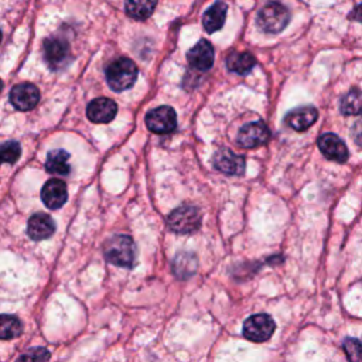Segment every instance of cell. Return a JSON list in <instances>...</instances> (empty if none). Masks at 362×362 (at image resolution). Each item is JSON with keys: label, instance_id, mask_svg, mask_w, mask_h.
<instances>
[{"label": "cell", "instance_id": "6da1fadb", "mask_svg": "<svg viewBox=\"0 0 362 362\" xmlns=\"http://www.w3.org/2000/svg\"><path fill=\"white\" fill-rule=\"evenodd\" d=\"M105 259L119 267H133L136 260V245L127 235H115L103 245Z\"/></svg>", "mask_w": 362, "mask_h": 362}, {"label": "cell", "instance_id": "7a4b0ae2", "mask_svg": "<svg viewBox=\"0 0 362 362\" xmlns=\"http://www.w3.org/2000/svg\"><path fill=\"white\" fill-rule=\"evenodd\" d=\"M136 78L137 66L130 58H117L106 68V81L116 92L129 89L136 82Z\"/></svg>", "mask_w": 362, "mask_h": 362}, {"label": "cell", "instance_id": "3957f363", "mask_svg": "<svg viewBox=\"0 0 362 362\" xmlns=\"http://www.w3.org/2000/svg\"><path fill=\"white\" fill-rule=\"evenodd\" d=\"M290 21V11L279 1L266 3L257 14V24L266 33H280Z\"/></svg>", "mask_w": 362, "mask_h": 362}, {"label": "cell", "instance_id": "277c9868", "mask_svg": "<svg viewBox=\"0 0 362 362\" xmlns=\"http://www.w3.org/2000/svg\"><path fill=\"white\" fill-rule=\"evenodd\" d=\"M167 223L175 233H192L201 226V214L194 205H181L171 211Z\"/></svg>", "mask_w": 362, "mask_h": 362}, {"label": "cell", "instance_id": "5b68a950", "mask_svg": "<svg viewBox=\"0 0 362 362\" xmlns=\"http://www.w3.org/2000/svg\"><path fill=\"white\" fill-rule=\"evenodd\" d=\"M274 328H276L274 320L269 314L260 313V314H253L245 320L242 332H243V337L247 338L249 341L264 342L274 334Z\"/></svg>", "mask_w": 362, "mask_h": 362}, {"label": "cell", "instance_id": "8992f818", "mask_svg": "<svg viewBox=\"0 0 362 362\" xmlns=\"http://www.w3.org/2000/svg\"><path fill=\"white\" fill-rule=\"evenodd\" d=\"M146 126L148 127V130L158 134L173 132L177 126L175 110L170 106H160V107L151 109L146 115Z\"/></svg>", "mask_w": 362, "mask_h": 362}, {"label": "cell", "instance_id": "52a82bcc", "mask_svg": "<svg viewBox=\"0 0 362 362\" xmlns=\"http://www.w3.org/2000/svg\"><path fill=\"white\" fill-rule=\"evenodd\" d=\"M269 137V129L263 122H250L240 127L236 140L243 148H255L264 144Z\"/></svg>", "mask_w": 362, "mask_h": 362}, {"label": "cell", "instance_id": "ba28073f", "mask_svg": "<svg viewBox=\"0 0 362 362\" xmlns=\"http://www.w3.org/2000/svg\"><path fill=\"white\" fill-rule=\"evenodd\" d=\"M68 57L69 45L65 40L51 37L44 41V58L51 69H61L68 62Z\"/></svg>", "mask_w": 362, "mask_h": 362}, {"label": "cell", "instance_id": "9c48e42d", "mask_svg": "<svg viewBox=\"0 0 362 362\" xmlns=\"http://www.w3.org/2000/svg\"><path fill=\"white\" fill-rule=\"evenodd\" d=\"M10 102L18 110H30L40 102V90L33 83H18L10 90Z\"/></svg>", "mask_w": 362, "mask_h": 362}, {"label": "cell", "instance_id": "30bf717a", "mask_svg": "<svg viewBox=\"0 0 362 362\" xmlns=\"http://www.w3.org/2000/svg\"><path fill=\"white\" fill-rule=\"evenodd\" d=\"M214 167L228 175H242L245 171V158L229 148H219L214 156Z\"/></svg>", "mask_w": 362, "mask_h": 362}, {"label": "cell", "instance_id": "8fae6325", "mask_svg": "<svg viewBox=\"0 0 362 362\" xmlns=\"http://www.w3.org/2000/svg\"><path fill=\"white\" fill-rule=\"evenodd\" d=\"M68 198L66 184L62 180L51 178L48 180L41 189V199L49 209L61 208Z\"/></svg>", "mask_w": 362, "mask_h": 362}, {"label": "cell", "instance_id": "7c38bea8", "mask_svg": "<svg viewBox=\"0 0 362 362\" xmlns=\"http://www.w3.org/2000/svg\"><path fill=\"white\" fill-rule=\"evenodd\" d=\"M117 113V105L109 98H96L89 102L86 116L93 123H109Z\"/></svg>", "mask_w": 362, "mask_h": 362}, {"label": "cell", "instance_id": "4fadbf2b", "mask_svg": "<svg viewBox=\"0 0 362 362\" xmlns=\"http://www.w3.org/2000/svg\"><path fill=\"white\" fill-rule=\"evenodd\" d=\"M320 151L332 161L345 163L348 160V148L345 143L334 133H325L318 139Z\"/></svg>", "mask_w": 362, "mask_h": 362}, {"label": "cell", "instance_id": "5bb4252c", "mask_svg": "<svg viewBox=\"0 0 362 362\" xmlns=\"http://www.w3.org/2000/svg\"><path fill=\"white\" fill-rule=\"evenodd\" d=\"M215 51L209 41L199 40L187 54V59L189 65L198 71H206L214 64Z\"/></svg>", "mask_w": 362, "mask_h": 362}, {"label": "cell", "instance_id": "9a60e30c", "mask_svg": "<svg viewBox=\"0 0 362 362\" xmlns=\"http://www.w3.org/2000/svg\"><path fill=\"white\" fill-rule=\"evenodd\" d=\"M55 232L54 219L44 212H37L30 216L27 223V233L33 240H44Z\"/></svg>", "mask_w": 362, "mask_h": 362}, {"label": "cell", "instance_id": "2e32d148", "mask_svg": "<svg viewBox=\"0 0 362 362\" xmlns=\"http://www.w3.org/2000/svg\"><path fill=\"white\" fill-rule=\"evenodd\" d=\"M317 116H318V112L315 107L301 106L298 109L288 112L286 116V122L291 129L297 132H303V130H307L317 120Z\"/></svg>", "mask_w": 362, "mask_h": 362}, {"label": "cell", "instance_id": "e0dca14e", "mask_svg": "<svg viewBox=\"0 0 362 362\" xmlns=\"http://www.w3.org/2000/svg\"><path fill=\"white\" fill-rule=\"evenodd\" d=\"M228 6L223 1H215L202 17V25L206 30V33H215L222 28L225 18H226Z\"/></svg>", "mask_w": 362, "mask_h": 362}, {"label": "cell", "instance_id": "ac0fdd59", "mask_svg": "<svg viewBox=\"0 0 362 362\" xmlns=\"http://www.w3.org/2000/svg\"><path fill=\"white\" fill-rule=\"evenodd\" d=\"M198 267V260L194 253L181 252L173 260V272L178 279H188L191 277Z\"/></svg>", "mask_w": 362, "mask_h": 362}, {"label": "cell", "instance_id": "d6986e66", "mask_svg": "<svg viewBox=\"0 0 362 362\" xmlns=\"http://www.w3.org/2000/svg\"><path fill=\"white\" fill-rule=\"evenodd\" d=\"M255 65H256V58L247 51H243V52L235 51V52H230L226 58L228 69L239 75H245L250 72Z\"/></svg>", "mask_w": 362, "mask_h": 362}, {"label": "cell", "instance_id": "ffe728a7", "mask_svg": "<svg viewBox=\"0 0 362 362\" xmlns=\"http://www.w3.org/2000/svg\"><path fill=\"white\" fill-rule=\"evenodd\" d=\"M68 160H69V153H66L65 150H62V148L51 150L47 156L45 170L51 174L68 175L71 171Z\"/></svg>", "mask_w": 362, "mask_h": 362}, {"label": "cell", "instance_id": "44dd1931", "mask_svg": "<svg viewBox=\"0 0 362 362\" xmlns=\"http://www.w3.org/2000/svg\"><path fill=\"white\" fill-rule=\"evenodd\" d=\"M157 6V0H126V14L134 20H146L150 17Z\"/></svg>", "mask_w": 362, "mask_h": 362}, {"label": "cell", "instance_id": "7402d4cb", "mask_svg": "<svg viewBox=\"0 0 362 362\" xmlns=\"http://www.w3.org/2000/svg\"><path fill=\"white\" fill-rule=\"evenodd\" d=\"M21 322L16 315L0 314V339H13L21 334Z\"/></svg>", "mask_w": 362, "mask_h": 362}, {"label": "cell", "instance_id": "603a6c76", "mask_svg": "<svg viewBox=\"0 0 362 362\" xmlns=\"http://www.w3.org/2000/svg\"><path fill=\"white\" fill-rule=\"evenodd\" d=\"M341 112L344 115H359V112H361V92H359V89L349 90L341 99Z\"/></svg>", "mask_w": 362, "mask_h": 362}, {"label": "cell", "instance_id": "cb8c5ba5", "mask_svg": "<svg viewBox=\"0 0 362 362\" xmlns=\"http://www.w3.org/2000/svg\"><path fill=\"white\" fill-rule=\"evenodd\" d=\"M21 153V147L17 141H6L0 146V161L7 164H14Z\"/></svg>", "mask_w": 362, "mask_h": 362}, {"label": "cell", "instance_id": "d4e9b609", "mask_svg": "<svg viewBox=\"0 0 362 362\" xmlns=\"http://www.w3.org/2000/svg\"><path fill=\"white\" fill-rule=\"evenodd\" d=\"M49 359V351L45 348H33L20 355L16 362H47Z\"/></svg>", "mask_w": 362, "mask_h": 362}, {"label": "cell", "instance_id": "484cf974", "mask_svg": "<svg viewBox=\"0 0 362 362\" xmlns=\"http://www.w3.org/2000/svg\"><path fill=\"white\" fill-rule=\"evenodd\" d=\"M342 348L349 359V362H359L361 359V342L356 338H346Z\"/></svg>", "mask_w": 362, "mask_h": 362}, {"label": "cell", "instance_id": "4316f807", "mask_svg": "<svg viewBox=\"0 0 362 362\" xmlns=\"http://www.w3.org/2000/svg\"><path fill=\"white\" fill-rule=\"evenodd\" d=\"M1 88H3V82H1V79H0V90H1Z\"/></svg>", "mask_w": 362, "mask_h": 362}, {"label": "cell", "instance_id": "83f0119b", "mask_svg": "<svg viewBox=\"0 0 362 362\" xmlns=\"http://www.w3.org/2000/svg\"><path fill=\"white\" fill-rule=\"evenodd\" d=\"M0 42H1V31H0Z\"/></svg>", "mask_w": 362, "mask_h": 362}]
</instances>
